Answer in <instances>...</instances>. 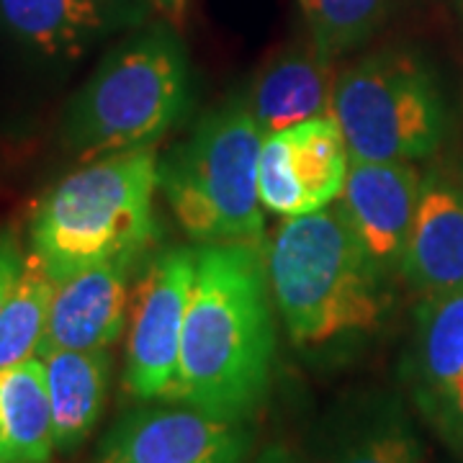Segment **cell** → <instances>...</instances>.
<instances>
[{
	"instance_id": "cell-1",
	"label": "cell",
	"mask_w": 463,
	"mask_h": 463,
	"mask_svg": "<svg viewBox=\"0 0 463 463\" xmlns=\"http://www.w3.org/2000/svg\"><path fill=\"white\" fill-rule=\"evenodd\" d=\"M273 309L260 240L201 245L167 402L248 422L270 386Z\"/></svg>"
},
{
	"instance_id": "cell-2",
	"label": "cell",
	"mask_w": 463,
	"mask_h": 463,
	"mask_svg": "<svg viewBox=\"0 0 463 463\" xmlns=\"http://www.w3.org/2000/svg\"><path fill=\"white\" fill-rule=\"evenodd\" d=\"M265 260L276 312L297 345H330L381 325L386 273L335 203L283 219Z\"/></svg>"
},
{
	"instance_id": "cell-3",
	"label": "cell",
	"mask_w": 463,
	"mask_h": 463,
	"mask_svg": "<svg viewBox=\"0 0 463 463\" xmlns=\"http://www.w3.org/2000/svg\"><path fill=\"white\" fill-rule=\"evenodd\" d=\"M160 163L152 147L118 152L70 173L33 209L32 252L54 283L114 258H139L155 240Z\"/></svg>"
},
{
	"instance_id": "cell-4",
	"label": "cell",
	"mask_w": 463,
	"mask_h": 463,
	"mask_svg": "<svg viewBox=\"0 0 463 463\" xmlns=\"http://www.w3.org/2000/svg\"><path fill=\"white\" fill-rule=\"evenodd\" d=\"M265 132L248 106L232 103L206 116L165 163L160 188L173 216L201 245L263 240L258 167Z\"/></svg>"
},
{
	"instance_id": "cell-5",
	"label": "cell",
	"mask_w": 463,
	"mask_h": 463,
	"mask_svg": "<svg viewBox=\"0 0 463 463\" xmlns=\"http://www.w3.org/2000/svg\"><path fill=\"white\" fill-rule=\"evenodd\" d=\"M188 65L167 33H147L116 50L72 100L67 145L83 160L152 147L185 114Z\"/></svg>"
},
{
	"instance_id": "cell-6",
	"label": "cell",
	"mask_w": 463,
	"mask_h": 463,
	"mask_svg": "<svg viewBox=\"0 0 463 463\" xmlns=\"http://www.w3.org/2000/svg\"><path fill=\"white\" fill-rule=\"evenodd\" d=\"M330 116L350 160L417 163L443 145L448 111L432 72L412 54L379 52L337 75Z\"/></svg>"
},
{
	"instance_id": "cell-7",
	"label": "cell",
	"mask_w": 463,
	"mask_h": 463,
	"mask_svg": "<svg viewBox=\"0 0 463 463\" xmlns=\"http://www.w3.org/2000/svg\"><path fill=\"white\" fill-rule=\"evenodd\" d=\"M196 273V250L173 248L139 281L127 340L124 386L132 397L167 399L181 358L185 309Z\"/></svg>"
},
{
	"instance_id": "cell-8",
	"label": "cell",
	"mask_w": 463,
	"mask_h": 463,
	"mask_svg": "<svg viewBox=\"0 0 463 463\" xmlns=\"http://www.w3.org/2000/svg\"><path fill=\"white\" fill-rule=\"evenodd\" d=\"M252 432L173 402L121 417L99 446L93 463H248Z\"/></svg>"
},
{
	"instance_id": "cell-9",
	"label": "cell",
	"mask_w": 463,
	"mask_h": 463,
	"mask_svg": "<svg viewBox=\"0 0 463 463\" xmlns=\"http://www.w3.org/2000/svg\"><path fill=\"white\" fill-rule=\"evenodd\" d=\"M347 167V142L330 114L268 134L258 167L260 203L281 219L327 209L345 185Z\"/></svg>"
},
{
	"instance_id": "cell-10",
	"label": "cell",
	"mask_w": 463,
	"mask_h": 463,
	"mask_svg": "<svg viewBox=\"0 0 463 463\" xmlns=\"http://www.w3.org/2000/svg\"><path fill=\"white\" fill-rule=\"evenodd\" d=\"M404 381L430 430L463 453V291L417 307Z\"/></svg>"
},
{
	"instance_id": "cell-11",
	"label": "cell",
	"mask_w": 463,
	"mask_h": 463,
	"mask_svg": "<svg viewBox=\"0 0 463 463\" xmlns=\"http://www.w3.org/2000/svg\"><path fill=\"white\" fill-rule=\"evenodd\" d=\"M422 181L414 163L350 160L335 206L386 276L402 268Z\"/></svg>"
},
{
	"instance_id": "cell-12",
	"label": "cell",
	"mask_w": 463,
	"mask_h": 463,
	"mask_svg": "<svg viewBox=\"0 0 463 463\" xmlns=\"http://www.w3.org/2000/svg\"><path fill=\"white\" fill-rule=\"evenodd\" d=\"M134 260H103L57 283L36 355L47 350H109L114 345L127 322Z\"/></svg>"
},
{
	"instance_id": "cell-13",
	"label": "cell",
	"mask_w": 463,
	"mask_h": 463,
	"mask_svg": "<svg viewBox=\"0 0 463 463\" xmlns=\"http://www.w3.org/2000/svg\"><path fill=\"white\" fill-rule=\"evenodd\" d=\"M399 273L422 298L463 291V185L443 175L422 181Z\"/></svg>"
},
{
	"instance_id": "cell-14",
	"label": "cell",
	"mask_w": 463,
	"mask_h": 463,
	"mask_svg": "<svg viewBox=\"0 0 463 463\" xmlns=\"http://www.w3.org/2000/svg\"><path fill=\"white\" fill-rule=\"evenodd\" d=\"M332 62L309 44L307 50L286 52L255 78L245 106L265 137L330 114L337 85Z\"/></svg>"
},
{
	"instance_id": "cell-15",
	"label": "cell",
	"mask_w": 463,
	"mask_h": 463,
	"mask_svg": "<svg viewBox=\"0 0 463 463\" xmlns=\"http://www.w3.org/2000/svg\"><path fill=\"white\" fill-rule=\"evenodd\" d=\"M325 463H425V448L402 399L368 394L335 420Z\"/></svg>"
},
{
	"instance_id": "cell-16",
	"label": "cell",
	"mask_w": 463,
	"mask_h": 463,
	"mask_svg": "<svg viewBox=\"0 0 463 463\" xmlns=\"http://www.w3.org/2000/svg\"><path fill=\"white\" fill-rule=\"evenodd\" d=\"M47 371L54 448L70 453L99 425L109 379V350H47L36 355Z\"/></svg>"
},
{
	"instance_id": "cell-17",
	"label": "cell",
	"mask_w": 463,
	"mask_h": 463,
	"mask_svg": "<svg viewBox=\"0 0 463 463\" xmlns=\"http://www.w3.org/2000/svg\"><path fill=\"white\" fill-rule=\"evenodd\" d=\"M54 422L39 358L0 368V463H50Z\"/></svg>"
},
{
	"instance_id": "cell-18",
	"label": "cell",
	"mask_w": 463,
	"mask_h": 463,
	"mask_svg": "<svg viewBox=\"0 0 463 463\" xmlns=\"http://www.w3.org/2000/svg\"><path fill=\"white\" fill-rule=\"evenodd\" d=\"M0 18L44 54H78L106 24L100 0H0Z\"/></svg>"
},
{
	"instance_id": "cell-19",
	"label": "cell",
	"mask_w": 463,
	"mask_h": 463,
	"mask_svg": "<svg viewBox=\"0 0 463 463\" xmlns=\"http://www.w3.org/2000/svg\"><path fill=\"white\" fill-rule=\"evenodd\" d=\"M57 283L36 252H26L24 273L0 315V368L36 358L50 319Z\"/></svg>"
},
{
	"instance_id": "cell-20",
	"label": "cell",
	"mask_w": 463,
	"mask_h": 463,
	"mask_svg": "<svg viewBox=\"0 0 463 463\" xmlns=\"http://www.w3.org/2000/svg\"><path fill=\"white\" fill-rule=\"evenodd\" d=\"M394 0H298L312 44L327 57H340L364 44L383 24Z\"/></svg>"
},
{
	"instance_id": "cell-21",
	"label": "cell",
	"mask_w": 463,
	"mask_h": 463,
	"mask_svg": "<svg viewBox=\"0 0 463 463\" xmlns=\"http://www.w3.org/2000/svg\"><path fill=\"white\" fill-rule=\"evenodd\" d=\"M24 250H21V240L14 227L0 230V315L8 304L11 294L16 291L21 273H24Z\"/></svg>"
},
{
	"instance_id": "cell-22",
	"label": "cell",
	"mask_w": 463,
	"mask_h": 463,
	"mask_svg": "<svg viewBox=\"0 0 463 463\" xmlns=\"http://www.w3.org/2000/svg\"><path fill=\"white\" fill-rule=\"evenodd\" d=\"M255 463H309V461L298 453L297 448L286 446V443H270V446H265L263 450L258 453Z\"/></svg>"
},
{
	"instance_id": "cell-23",
	"label": "cell",
	"mask_w": 463,
	"mask_h": 463,
	"mask_svg": "<svg viewBox=\"0 0 463 463\" xmlns=\"http://www.w3.org/2000/svg\"><path fill=\"white\" fill-rule=\"evenodd\" d=\"M173 3H175V8H183V5H185V0H173Z\"/></svg>"
}]
</instances>
